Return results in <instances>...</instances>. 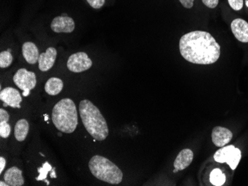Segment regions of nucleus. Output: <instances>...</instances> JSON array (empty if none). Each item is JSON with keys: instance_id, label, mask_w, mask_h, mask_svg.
<instances>
[{"instance_id": "22", "label": "nucleus", "mask_w": 248, "mask_h": 186, "mask_svg": "<svg viewBox=\"0 0 248 186\" xmlns=\"http://www.w3.org/2000/svg\"><path fill=\"white\" fill-rule=\"evenodd\" d=\"M86 1L90 6L93 7L94 9H99L104 6L106 0H86Z\"/></svg>"}, {"instance_id": "13", "label": "nucleus", "mask_w": 248, "mask_h": 186, "mask_svg": "<svg viewBox=\"0 0 248 186\" xmlns=\"http://www.w3.org/2000/svg\"><path fill=\"white\" fill-rule=\"evenodd\" d=\"M194 157V154L192 150L183 149L180 151L177 157L175 158L174 162V173L185 170L186 168L189 167V165L192 163Z\"/></svg>"}, {"instance_id": "18", "label": "nucleus", "mask_w": 248, "mask_h": 186, "mask_svg": "<svg viewBox=\"0 0 248 186\" xmlns=\"http://www.w3.org/2000/svg\"><path fill=\"white\" fill-rule=\"evenodd\" d=\"M210 180L213 186H221L226 182V176L219 169H216L210 173Z\"/></svg>"}, {"instance_id": "25", "label": "nucleus", "mask_w": 248, "mask_h": 186, "mask_svg": "<svg viewBox=\"0 0 248 186\" xmlns=\"http://www.w3.org/2000/svg\"><path fill=\"white\" fill-rule=\"evenodd\" d=\"M195 0H179V2H181L183 7L187 9H190L193 8V5H194Z\"/></svg>"}, {"instance_id": "21", "label": "nucleus", "mask_w": 248, "mask_h": 186, "mask_svg": "<svg viewBox=\"0 0 248 186\" xmlns=\"http://www.w3.org/2000/svg\"><path fill=\"white\" fill-rule=\"evenodd\" d=\"M228 3L234 11H240L243 8L244 1L243 0H228Z\"/></svg>"}, {"instance_id": "2", "label": "nucleus", "mask_w": 248, "mask_h": 186, "mask_svg": "<svg viewBox=\"0 0 248 186\" xmlns=\"http://www.w3.org/2000/svg\"><path fill=\"white\" fill-rule=\"evenodd\" d=\"M79 112L85 129L97 141H104L108 136V127L104 116L91 101L83 100L80 102Z\"/></svg>"}, {"instance_id": "9", "label": "nucleus", "mask_w": 248, "mask_h": 186, "mask_svg": "<svg viewBox=\"0 0 248 186\" xmlns=\"http://www.w3.org/2000/svg\"><path fill=\"white\" fill-rule=\"evenodd\" d=\"M51 29L55 33H72L75 29V21L69 16H57L51 22Z\"/></svg>"}, {"instance_id": "7", "label": "nucleus", "mask_w": 248, "mask_h": 186, "mask_svg": "<svg viewBox=\"0 0 248 186\" xmlns=\"http://www.w3.org/2000/svg\"><path fill=\"white\" fill-rule=\"evenodd\" d=\"M93 61L85 52H78L69 57L67 68L74 73H81L91 69Z\"/></svg>"}, {"instance_id": "5", "label": "nucleus", "mask_w": 248, "mask_h": 186, "mask_svg": "<svg viewBox=\"0 0 248 186\" xmlns=\"http://www.w3.org/2000/svg\"><path fill=\"white\" fill-rule=\"evenodd\" d=\"M242 158V152L234 145L224 146L218 149L214 155V159L219 163L226 162L232 170L237 168Z\"/></svg>"}, {"instance_id": "11", "label": "nucleus", "mask_w": 248, "mask_h": 186, "mask_svg": "<svg viewBox=\"0 0 248 186\" xmlns=\"http://www.w3.org/2000/svg\"><path fill=\"white\" fill-rule=\"evenodd\" d=\"M57 55V50L53 47L48 48L46 52L42 53L38 60L40 70L43 72L49 71L55 63Z\"/></svg>"}, {"instance_id": "1", "label": "nucleus", "mask_w": 248, "mask_h": 186, "mask_svg": "<svg viewBox=\"0 0 248 186\" xmlns=\"http://www.w3.org/2000/svg\"><path fill=\"white\" fill-rule=\"evenodd\" d=\"M180 53L189 62L211 65L220 57L221 48L215 38L202 30H195L182 36L179 41Z\"/></svg>"}, {"instance_id": "3", "label": "nucleus", "mask_w": 248, "mask_h": 186, "mask_svg": "<svg viewBox=\"0 0 248 186\" xmlns=\"http://www.w3.org/2000/svg\"><path fill=\"white\" fill-rule=\"evenodd\" d=\"M52 122L56 129L65 134H72L78 125V111L72 100L64 98L52 109Z\"/></svg>"}, {"instance_id": "16", "label": "nucleus", "mask_w": 248, "mask_h": 186, "mask_svg": "<svg viewBox=\"0 0 248 186\" xmlns=\"http://www.w3.org/2000/svg\"><path fill=\"white\" fill-rule=\"evenodd\" d=\"M63 82L58 77H51L45 85V91L48 95H58L63 88Z\"/></svg>"}, {"instance_id": "10", "label": "nucleus", "mask_w": 248, "mask_h": 186, "mask_svg": "<svg viewBox=\"0 0 248 186\" xmlns=\"http://www.w3.org/2000/svg\"><path fill=\"white\" fill-rule=\"evenodd\" d=\"M232 138V131L226 128L217 126L212 131V141L216 146L224 147L229 143Z\"/></svg>"}, {"instance_id": "14", "label": "nucleus", "mask_w": 248, "mask_h": 186, "mask_svg": "<svg viewBox=\"0 0 248 186\" xmlns=\"http://www.w3.org/2000/svg\"><path fill=\"white\" fill-rule=\"evenodd\" d=\"M4 180L9 186H22L25 183L22 171L16 166L10 168L5 172Z\"/></svg>"}, {"instance_id": "26", "label": "nucleus", "mask_w": 248, "mask_h": 186, "mask_svg": "<svg viewBox=\"0 0 248 186\" xmlns=\"http://www.w3.org/2000/svg\"><path fill=\"white\" fill-rule=\"evenodd\" d=\"M5 166H6V160H5V158L1 157H0V173H2L3 172Z\"/></svg>"}, {"instance_id": "23", "label": "nucleus", "mask_w": 248, "mask_h": 186, "mask_svg": "<svg viewBox=\"0 0 248 186\" xmlns=\"http://www.w3.org/2000/svg\"><path fill=\"white\" fill-rule=\"evenodd\" d=\"M205 6L209 8H217L218 5V0H202Z\"/></svg>"}, {"instance_id": "19", "label": "nucleus", "mask_w": 248, "mask_h": 186, "mask_svg": "<svg viewBox=\"0 0 248 186\" xmlns=\"http://www.w3.org/2000/svg\"><path fill=\"white\" fill-rule=\"evenodd\" d=\"M12 62H13V57L9 50L0 53V68L1 69L9 67Z\"/></svg>"}, {"instance_id": "27", "label": "nucleus", "mask_w": 248, "mask_h": 186, "mask_svg": "<svg viewBox=\"0 0 248 186\" xmlns=\"http://www.w3.org/2000/svg\"><path fill=\"white\" fill-rule=\"evenodd\" d=\"M0 186H8V184H7L6 183H5H5H4L3 181L0 182Z\"/></svg>"}, {"instance_id": "8", "label": "nucleus", "mask_w": 248, "mask_h": 186, "mask_svg": "<svg viewBox=\"0 0 248 186\" xmlns=\"http://www.w3.org/2000/svg\"><path fill=\"white\" fill-rule=\"evenodd\" d=\"M0 100L4 102L5 106L14 108H20L22 98L18 90L12 87H7L0 92Z\"/></svg>"}, {"instance_id": "12", "label": "nucleus", "mask_w": 248, "mask_h": 186, "mask_svg": "<svg viewBox=\"0 0 248 186\" xmlns=\"http://www.w3.org/2000/svg\"><path fill=\"white\" fill-rule=\"evenodd\" d=\"M234 37L241 43H248V23L242 19H235L231 23Z\"/></svg>"}, {"instance_id": "17", "label": "nucleus", "mask_w": 248, "mask_h": 186, "mask_svg": "<svg viewBox=\"0 0 248 186\" xmlns=\"http://www.w3.org/2000/svg\"><path fill=\"white\" fill-rule=\"evenodd\" d=\"M29 132V123L27 119H21L16 122L15 127V137L19 142H23Z\"/></svg>"}, {"instance_id": "6", "label": "nucleus", "mask_w": 248, "mask_h": 186, "mask_svg": "<svg viewBox=\"0 0 248 186\" xmlns=\"http://www.w3.org/2000/svg\"><path fill=\"white\" fill-rule=\"evenodd\" d=\"M14 83L23 91V96L27 97L30 91L35 87L37 78L35 73L26 69H20L16 72L13 77Z\"/></svg>"}, {"instance_id": "15", "label": "nucleus", "mask_w": 248, "mask_h": 186, "mask_svg": "<svg viewBox=\"0 0 248 186\" xmlns=\"http://www.w3.org/2000/svg\"><path fill=\"white\" fill-rule=\"evenodd\" d=\"M22 55L28 63L34 65L37 63L40 57L39 50L37 45L31 42H27L22 45Z\"/></svg>"}, {"instance_id": "24", "label": "nucleus", "mask_w": 248, "mask_h": 186, "mask_svg": "<svg viewBox=\"0 0 248 186\" xmlns=\"http://www.w3.org/2000/svg\"><path fill=\"white\" fill-rule=\"evenodd\" d=\"M10 115L7 111H5L3 108L0 109V123L1 122H8L9 121Z\"/></svg>"}, {"instance_id": "4", "label": "nucleus", "mask_w": 248, "mask_h": 186, "mask_svg": "<svg viewBox=\"0 0 248 186\" xmlns=\"http://www.w3.org/2000/svg\"><path fill=\"white\" fill-rule=\"evenodd\" d=\"M92 174L101 181L111 185H118L122 182V171L114 162L100 155L93 157L89 162Z\"/></svg>"}, {"instance_id": "20", "label": "nucleus", "mask_w": 248, "mask_h": 186, "mask_svg": "<svg viewBox=\"0 0 248 186\" xmlns=\"http://www.w3.org/2000/svg\"><path fill=\"white\" fill-rule=\"evenodd\" d=\"M8 123V122L0 123V136L2 138H8L11 134V126Z\"/></svg>"}]
</instances>
